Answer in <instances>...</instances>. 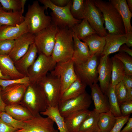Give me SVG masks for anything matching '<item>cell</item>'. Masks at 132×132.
I'll return each mask as SVG.
<instances>
[{
    "label": "cell",
    "mask_w": 132,
    "mask_h": 132,
    "mask_svg": "<svg viewBox=\"0 0 132 132\" xmlns=\"http://www.w3.org/2000/svg\"><path fill=\"white\" fill-rule=\"evenodd\" d=\"M5 111L15 119L23 121L33 117L26 108L19 104L6 105Z\"/></svg>",
    "instance_id": "26"
},
{
    "label": "cell",
    "mask_w": 132,
    "mask_h": 132,
    "mask_svg": "<svg viewBox=\"0 0 132 132\" xmlns=\"http://www.w3.org/2000/svg\"><path fill=\"white\" fill-rule=\"evenodd\" d=\"M58 28L52 23L35 34L34 42L39 54L51 56L55 45Z\"/></svg>",
    "instance_id": "6"
},
{
    "label": "cell",
    "mask_w": 132,
    "mask_h": 132,
    "mask_svg": "<svg viewBox=\"0 0 132 132\" xmlns=\"http://www.w3.org/2000/svg\"><path fill=\"white\" fill-rule=\"evenodd\" d=\"M30 83L29 78L27 76L15 79L4 80L0 79V86L1 87L2 89L9 85L14 84H19L28 86Z\"/></svg>",
    "instance_id": "39"
},
{
    "label": "cell",
    "mask_w": 132,
    "mask_h": 132,
    "mask_svg": "<svg viewBox=\"0 0 132 132\" xmlns=\"http://www.w3.org/2000/svg\"><path fill=\"white\" fill-rule=\"evenodd\" d=\"M119 52H124L125 53L131 56H132V50L130 49L125 44L122 45L119 48Z\"/></svg>",
    "instance_id": "48"
},
{
    "label": "cell",
    "mask_w": 132,
    "mask_h": 132,
    "mask_svg": "<svg viewBox=\"0 0 132 132\" xmlns=\"http://www.w3.org/2000/svg\"><path fill=\"white\" fill-rule=\"evenodd\" d=\"M16 132H19V131H17Z\"/></svg>",
    "instance_id": "57"
},
{
    "label": "cell",
    "mask_w": 132,
    "mask_h": 132,
    "mask_svg": "<svg viewBox=\"0 0 132 132\" xmlns=\"http://www.w3.org/2000/svg\"><path fill=\"white\" fill-rule=\"evenodd\" d=\"M0 79L4 80H9L11 79V78L9 77L5 76L4 75L0 69Z\"/></svg>",
    "instance_id": "52"
},
{
    "label": "cell",
    "mask_w": 132,
    "mask_h": 132,
    "mask_svg": "<svg viewBox=\"0 0 132 132\" xmlns=\"http://www.w3.org/2000/svg\"><path fill=\"white\" fill-rule=\"evenodd\" d=\"M85 1L72 0L70 10L71 15L75 19L82 20L84 18Z\"/></svg>",
    "instance_id": "35"
},
{
    "label": "cell",
    "mask_w": 132,
    "mask_h": 132,
    "mask_svg": "<svg viewBox=\"0 0 132 132\" xmlns=\"http://www.w3.org/2000/svg\"><path fill=\"white\" fill-rule=\"evenodd\" d=\"M93 0L103 14L105 28L108 31V33L117 34H126L121 18L118 11L110 2L101 0Z\"/></svg>",
    "instance_id": "2"
},
{
    "label": "cell",
    "mask_w": 132,
    "mask_h": 132,
    "mask_svg": "<svg viewBox=\"0 0 132 132\" xmlns=\"http://www.w3.org/2000/svg\"><path fill=\"white\" fill-rule=\"evenodd\" d=\"M71 29L73 32L80 40L91 35L97 34L85 18L82 19L80 22L75 25Z\"/></svg>",
    "instance_id": "33"
},
{
    "label": "cell",
    "mask_w": 132,
    "mask_h": 132,
    "mask_svg": "<svg viewBox=\"0 0 132 132\" xmlns=\"http://www.w3.org/2000/svg\"><path fill=\"white\" fill-rule=\"evenodd\" d=\"M115 87L111 85L110 82L106 95L108 99L110 111L115 117H119L122 115L115 93Z\"/></svg>",
    "instance_id": "34"
},
{
    "label": "cell",
    "mask_w": 132,
    "mask_h": 132,
    "mask_svg": "<svg viewBox=\"0 0 132 132\" xmlns=\"http://www.w3.org/2000/svg\"><path fill=\"white\" fill-rule=\"evenodd\" d=\"M38 1L44 5L45 10L49 8L51 10L50 17L52 23L58 28L66 27L71 28L82 21L75 19L71 13L70 8L72 0L67 5L64 7H58L55 5L50 0Z\"/></svg>",
    "instance_id": "5"
},
{
    "label": "cell",
    "mask_w": 132,
    "mask_h": 132,
    "mask_svg": "<svg viewBox=\"0 0 132 132\" xmlns=\"http://www.w3.org/2000/svg\"><path fill=\"white\" fill-rule=\"evenodd\" d=\"M28 86L16 84L2 89L1 96L6 105L18 104L23 97Z\"/></svg>",
    "instance_id": "16"
},
{
    "label": "cell",
    "mask_w": 132,
    "mask_h": 132,
    "mask_svg": "<svg viewBox=\"0 0 132 132\" xmlns=\"http://www.w3.org/2000/svg\"><path fill=\"white\" fill-rule=\"evenodd\" d=\"M22 11L7 12L2 9L0 10V27L3 25L16 26L24 21V16Z\"/></svg>",
    "instance_id": "27"
},
{
    "label": "cell",
    "mask_w": 132,
    "mask_h": 132,
    "mask_svg": "<svg viewBox=\"0 0 132 132\" xmlns=\"http://www.w3.org/2000/svg\"><path fill=\"white\" fill-rule=\"evenodd\" d=\"M120 108L122 116L130 115L132 113V101H124L120 105Z\"/></svg>",
    "instance_id": "43"
},
{
    "label": "cell",
    "mask_w": 132,
    "mask_h": 132,
    "mask_svg": "<svg viewBox=\"0 0 132 132\" xmlns=\"http://www.w3.org/2000/svg\"><path fill=\"white\" fill-rule=\"evenodd\" d=\"M122 81L127 90L132 88V75H125Z\"/></svg>",
    "instance_id": "45"
},
{
    "label": "cell",
    "mask_w": 132,
    "mask_h": 132,
    "mask_svg": "<svg viewBox=\"0 0 132 132\" xmlns=\"http://www.w3.org/2000/svg\"><path fill=\"white\" fill-rule=\"evenodd\" d=\"M2 9L1 5L0 3V10H2Z\"/></svg>",
    "instance_id": "55"
},
{
    "label": "cell",
    "mask_w": 132,
    "mask_h": 132,
    "mask_svg": "<svg viewBox=\"0 0 132 132\" xmlns=\"http://www.w3.org/2000/svg\"><path fill=\"white\" fill-rule=\"evenodd\" d=\"M38 50L34 43L30 46L27 52L21 58L14 63L18 71L28 77V71L36 59Z\"/></svg>",
    "instance_id": "17"
},
{
    "label": "cell",
    "mask_w": 132,
    "mask_h": 132,
    "mask_svg": "<svg viewBox=\"0 0 132 132\" xmlns=\"http://www.w3.org/2000/svg\"><path fill=\"white\" fill-rule=\"evenodd\" d=\"M98 132H101V131H100L99 130V131H98Z\"/></svg>",
    "instance_id": "56"
},
{
    "label": "cell",
    "mask_w": 132,
    "mask_h": 132,
    "mask_svg": "<svg viewBox=\"0 0 132 132\" xmlns=\"http://www.w3.org/2000/svg\"><path fill=\"white\" fill-rule=\"evenodd\" d=\"M51 75L59 79L61 86V95L70 85L77 79L74 69V63L72 59L57 63L51 71Z\"/></svg>",
    "instance_id": "9"
},
{
    "label": "cell",
    "mask_w": 132,
    "mask_h": 132,
    "mask_svg": "<svg viewBox=\"0 0 132 132\" xmlns=\"http://www.w3.org/2000/svg\"><path fill=\"white\" fill-rule=\"evenodd\" d=\"M109 1L116 8L123 21L125 33L132 32L131 20L132 13L129 9L126 0H110Z\"/></svg>",
    "instance_id": "23"
},
{
    "label": "cell",
    "mask_w": 132,
    "mask_h": 132,
    "mask_svg": "<svg viewBox=\"0 0 132 132\" xmlns=\"http://www.w3.org/2000/svg\"><path fill=\"white\" fill-rule=\"evenodd\" d=\"M115 92L120 106L124 101L127 92L122 81L115 86Z\"/></svg>",
    "instance_id": "40"
},
{
    "label": "cell",
    "mask_w": 132,
    "mask_h": 132,
    "mask_svg": "<svg viewBox=\"0 0 132 132\" xmlns=\"http://www.w3.org/2000/svg\"><path fill=\"white\" fill-rule=\"evenodd\" d=\"M82 40L88 46L91 56L101 55L105 44V37L96 33L90 35Z\"/></svg>",
    "instance_id": "24"
},
{
    "label": "cell",
    "mask_w": 132,
    "mask_h": 132,
    "mask_svg": "<svg viewBox=\"0 0 132 132\" xmlns=\"http://www.w3.org/2000/svg\"><path fill=\"white\" fill-rule=\"evenodd\" d=\"M112 68L110 83L115 86L122 81L125 73L123 65L119 59L114 56L111 58Z\"/></svg>",
    "instance_id": "31"
},
{
    "label": "cell",
    "mask_w": 132,
    "mask_h": 132,
    "mask_svg": "<svg viewBox=\"0 0 132 132\" xmlns=\"http://www.w3.org/2000/svg\"><path fill=\"white\" fill-rule=\"evenodd\" d=\"M56 63L51 56H48L42 54H39L38 57L28 70V77L30 83H38L46 76L49 71L54 68Z\"/></svg>",
    "instance_id": "8"
},
{
    "label": "cell",
    "mask_w": 132,
    "mask_h": 132,
    "mask_svg": "<svg viewBox=\"0 0 132 132\" xmlns=\"http://www.w3.org/2000/svg\"><path fill=\"white\" fill-rule=\"evenodd\" d=\"M116 121V117L110 111L99 114L98 125L99 130L102 132H109Z\"/></svg>",
    "instance_id": "32"
},
{
    "label": "cell",
    "mask_w": 132,
    "mask_h": 132,
    "mask_svg": "<svg viewBox=\"0 0 132 132\" xmlns=\"http://www.w3.org/2000/svg\"><path fill=\"white\" fill-rule=\"evenodd\" d=\"M130 115L116 117V121L114 126L109 132H121V129L126 123Z\"/></svg>",
    "instance_id": "42"
},
{
    "label": "cell",
    "mask_w": 132,
    "mask_h": 132,
    "mask_svg": "<svg viewBox=\"0 0 132 132\" xmlns=\"http://www.w3.org/2000/svg\"><path fill=\"white\" fill-rule=\"evenodd\" d=\"M14 40H0V55H8L13 47Z\"/></svg>",
    "instance_id": "41"
},
{
    "label": "cell",
    "mask_w": 132,
    "mask_h": 132,
    "mask_svg": "<svg viewBox=\"0 0 132 132\" xmlns=\"http://www.w3.org/2000/svg\"><path fill=\"white\" fill-rule=\"evenodd\" d=\"M35 35L29 32L24 33L14 40L13 49L9 55L14 63L21 58L34 42Z\"/></svg>",
    "instance_id": "14"
},
{
    "label": "cell",
    "mask_w": 132,
    "mask_h": 132,
    "mask_svg": "<svg viewBox=\"0 0 132 132\" xmlns=\"http://www.w3.org/2000/svg\"><path fill=\"white\" fill-rule=\"evenodd\" d=\"M18 130L4 123L0 119V132H16Z\"/></svg>",
    "instance_id": "44"
},
{
    "label": "cell",
    "mask_w": 132,
    "mask_h": 132,
    "mask_svg": "<svg viewBox=\"0 0 132 132\" xmlns=\"http://www.w3.org/2000/svg\"><path fill=\"white\" fill-rule=\"evenodd\" d=\"M23 128L17 131L22 132H58L54 127V122L48 117H44L40 114L31 119L24 121Z\"/></svg>",
    "instance_id": "13"
},
{
    "label": "cell",
    "mask_w": 132,
    "mask_h": 132,
    "mask_svg": "<svg viewBox=\"0 0 132 132\" xmlns=\"http://www.w3.org/2000/svg\"><path fill=\"white\" fill-rule=\"evenodd\" d=\"M111 68L112 60L109 55L101 56L97 68L98 80L101 91L106 95L110 82Z\"/></svg>",
    "instance_id": "15"
},
{
    "label": "cell",
    "mask_w": 132,
    "mask_h": 132,
    "mask_svg": "<svg viewBox=\"0 0 132 132\" xmlns=\"http://www.w3.org/2000/svg\"><path fill=\"white\" fill-rule=\"evenodd\" d=\"M55 5L60 7H64L67 5L71 0H50Z\"/></svg>",
    "instance_id": "46"
},
{
    "label": "cell",
    "mask_w": 132,
    "mask_h": 132,
    "mask_svg": "<svg viewBox=\"0 0 132 132\" xmlns=\"http://www.w3.org/2000/svg\"><path fill=\"white\" fill-rule=\"evenodd\" d=\"M90 87L91 91L90 96L94 101V109L100 113L110 111L107 97L102 92L98 85L94 83Z\"/></svg>",
    "instance_id": "18"
},
{
    "label": "cell",
    "mask_w": 132,
    "mask_h": 132,
    "mask_svg": "<svg viewBox=\"0 0 132 132\" xmlns=\"http://www.w3.org/2000/svg\"><path fill=\"white\" fill-rule=\"evenodd\" d=\"M132 101V88L127 90L126 96L124 101Z\"/></svg>",
    "instance_id": "51"
},
{
    "label": "cell",
    "mask_w": 132,
    "mask_h": 132,
    "mask_svg": "<svg viewBox=\"0 0 132 132\" xmlns=\"http://www.w3.org/2000/svg\"><path fill=\"white\" fill-rule=\"evenodd\" d=\"M126 36V34H117L107 33L104 37L106 43L101 56H107L119 51L121 46L125 44Z\"/></svg>",
    "instance_id": "20"
},
{
    "label": "cell",
    "mask_w": 132,
    "mask_h": 132,
    "mask_svg": "<svg viewBox=\"0 0 132 132\" xmlns=\"http://www.w3.org/2000/svg\"><path fill=\"white\" fill-rule=\"evenodd\" d=\"M0 119L4 123L18 130L22 129L24 125V121L15 119L5 111L0 112Z\"/></svg>",
    "instance_id": "38"
},
{
    "label": "cell",
    "mask_w": 132,
    "mask_h": 132,
    "mask_svg": "<svg viewBox=\"0 0 132 132\" xmlns=\"http://www.w3.org/2000/svg\"><path fill=\"white\" fill-rule=\"evenodd\" d=\"M44 6L40 5L38 1H34L28 6L24 16L29 32L35 34L49 26L52 23L50 16L45 13Z\"/></svg>",
    "instance_id": "3"
},
{
    "label": "cell",
    "mask_w": 132,
    "mask_h": 132,
    "mask_svg": "<svg viewBox=\"0 0 132 132\" xmlns=\"http://www.w3.org/2000/svg\"><path fill=\"white\" fill-rule=\"evenodd\" d=\"M0 3L5 11L17 12L22 11L21 0H0Z\"/></svg>",
    "instance_id": "36"
},
{
    "label": "cell",
    "mask_w": 132,
    "mask_h": 132,
    "mask_svg": "<svg viewBox=\"0 0 132 132\" xmlns=\"http://www.w3.org/2000/svg\"><path fill=\"white\" fill-rule=\"evenodd\" d=\"M100 113L95 109L90 111L77 132H98V125Z\"/></svg>",
    "instance_id": "30"
},
{
    "label": "cell",
    "mask_w": 132,
    "mask_h": 132,
    "mask_svg": "<svg viewBox=\"0 0 132 132\" xmlns=\"http://www.w3.org/2000/svg\"><path fill=\"white\" fill-rule=\"evenodd\" d=\"M74 50L71 59L74 64H78L86 62L92 56L87 44L78 39L73 32Z\"/></svg>",
    "instance_id": "19"
},
{
    "label": "cell",
    "mask_w": 132,
    "mask_h": 132,
    "mask_svg": "<svg viewBox=\"0 0 132 132\" xmlns=\"http://www.w3.org/2000/svg\"><path fill=\"white\" fill-rule=\"evenodd\" d=\"M27 24L24 21L16 26L3 25L0 27V40H14L22 34L28 32Z\"/></svg>",
    "instance_id": "21"
},
{
    "label": "cell",
    "mask_w": 132,
    "mask_h": 132,
    "mask_svg": "<svg viewBox=\"0 0 132 132\" xmlns=\"http://www.w3.org/2000/svg\"><path fill=\"white\" fill-rule=\"evenodd\" d=\"M38 83L43 89L48 106L58 105L61 96V86L59 79L51 75L46 76Z\"/></svg>",
    "instance_id": "10"
},
{
    "label": "cell",
    "mask_w": 132,
    "mask_h": 132,
    "mask_svg": "<svg viewBox=\"0 0 132 132\" xmlns=\"http://www.w3.org/2000/svg\"><path fill=\"white\" fill-rule=\"evenodd\" d=\"M127 4L128 7L131 11H132V0H126Z\"/></svg>",
    "instance_id": "53"
},
{
    "label": "cell",
    "mask_w": 132,
    "mask_h": 132,
    "mask_svg": "<svg viewBox=\"0 0 132 132\" xmlns=\"http://www.w3.org/2000/svg\"><path fill=\"white\" fill-rule=\"evenodd\" d=\"M114 56L123 64L125 75H132V57L124 52H119Z\"/></svg>",
    "instance_id": "37"
},
{
    "label": "cell",
    "mask_w": 132,
    "mask_h": 132,
    "mask_svg": "<svg viewBox=\"0 0 132 132\" xmlns=\"http://www.w3.org/2000/svg\"><path fill=\"white\" fill-rule=\"evenodd\" d=\"M91 103V96L86 91L77 97L59 103L58 106L60 114L64 118L71 113L88 110Z\"/></svg>",
    "instance_id": "12"
},
{
    "label": "cell",
    "mask_w": 132,
    "mask_h": 132,
    "mask_svg": "<svg viewBox=\"0 0 132 132\" xmlns=\"http://www.w3.org/2000/svg\"><path fill=\"white\" fill-rule=\"evenodd\" d=\"M0 69L5 76L11 79L21 78L25 76L16 69L14 63L9 55H0Z\"/></svg>",
    "instance_id": "25"
},
{
    "label": "cell",
    "mask_w": 132,
    "mask_h": 132,
    "mask_svg": "<svg viewBox=\"0 0 132 132\" xmlns=\"http://www.w3.org/2000/svg\"><path fill=\"white\" fill-rule=\"evenodd\" d=\"M90 111L88 109L74 112L64 117L68 132H77Z\"/></svg>",
    "instance_id": "22"
},
{
    "label": "cell",
    "mask_w": 132,
    "mask_h": 132,
    "mask_svg": "<svg viewBox=\"0 0 132 132\" xmlns=\"http://www.w3.org/2000/svg\"><path fill=\"white\" fill-rule=\"evenodd\" d=\"M73 32L68 27L58 28L51 56L56 63L71 59L74 50Z\"/></svg>",
    "instance_id": "1"
},
{
    "label": "cell",
    "mask_w": 132,
    "mask_h": 132,
    "mask_svg": "<svg viewBox=\"0 0 132 132\" xmlns=\"http://www.w3.org/2000/svg\"><path fill=\"white\" fill-rule=\"evenodd\" d=\"M87 86L77 79L62 94L59 103L77 97L86 91Z\"/></svg>",
    "instance_id": "28"
},
{
    "label": "cell",
    "mask_w": 132,
    "mask_h": 132,
    "mask_svg": "<svg viewBox=\"0 0 132 132\" xmlns=\"http://www.w3.org/2000/svg\"><path fill=\"white\" fill-rule=\"evenodd\" d=\"M91 56L86 62L74 64V68L77 78L87 86H90L98 81L97 68L99 64L98 57Z\"/></svg>",
    "instance_id": "7"
},
{
    "label": "cell",
    "mask_w": 132,
    "mask_h": 132,
    "mask_svg": "<svg viewBox=\"0 0 132 132\" xmlns=\"http://www.w3.org/2000/svg\"><path fill=\"white\" fill-rule=\"evenodd\" d=\"M84 18L99 35L105 37L107 33L104 26V21L103 14L95 5L93 0L85 1Z\"/></svg>",
    "instance_id": "11"
},
{
    "label": "cell",
    "mask_w": 132,
    "mask_h": 132,
    "mask_svg": "<svg viewBox=\"0 0 132 132\" xmlns=\"http://www.w3.org/2000/svg\"><path fill=\"white\" fill-rule=\"evenodd\" d=\"M126 34L127 36L125 44L129 47L132 46V32L128 33Z\"/></svg>",
    "instance_id": "49"
},
{
    "label": "cell",
    "mask_w": 132,
    "mask_h": 132,
    "mask_svg": "<svg viewBox=\"0 0 132 132\" xmlns=\"http://www.w3.org/2000/svg\"><path fill=\"white\" fill-rule=\"evenodd\" d=\"M23 97V105L33 116L44 111L48 106L44 91L38 83H30Z\"/></svg>",
    "instance_id": "4"
},
{
    "label": "cell",
    "mask_w": 132,
    "mask_h": 132,
    "mask_svg": "<svg viewBox=\"0 0 132 132\" xmlns=\"http://www.w3.org/2000/svg\"><path fill=\"white\" fill-rule=\"evenodd\" d=\"M125 127L121 132H132V118H129Z\"/></svg>",
    "instance_id": "47"
},
{
    "label": "cell",
    "mask_w": 132,
    "mask_h": 132,
    "mask_svg": "<svg viewBox=\"0 0 132 132\" xmlns=\"http://www.w3.org/2000/svg\"><path fill=\"white\" fill-rule=\"evenodd\" d=\"M2 88L0 86V112L5 111V107L6 105L3 102L1 96V91Z\"/></svg>",
    "instance_id": "50"
},
{
    "label": "cell",
    "mask_w": 132,
    "mask_h": 132,
    "mask_svg": "<svg viewBox=\"0 0 132 132\" xmlns=\"http://www.w3.org/2000/svg\"><path fill=\"white\" fill-rule=\"evenodd\" d=\"M22 3V11L23 13L24 11V6L26 0H21Z\"/></svg>",
    "instance_id": "54"
},
{
    "label": "cell",
    "mask_w": 132,
    "mask_h": 132,
    "mask_svg": "<svg viewBox=\"0 0 132 132\" xmlns=\"http://www.w3.org/2000/svg\"><path fill=\"white\" fill-rule=\"evenodd\" d=\"M40 113L47 116L55 123L59 132H68L65 123L64 118L60 114L58 105L55 107L48 106L44 111L41 112Z\"/></svg>",
    "instance_id": "29"
}]
</instances>
